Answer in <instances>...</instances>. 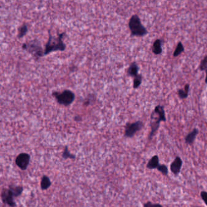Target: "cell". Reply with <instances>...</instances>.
<instances>
[{"mask_svg":"<svg viewBox=\"0 0 207 207\" xmlns=\"http://www.w3.org/2000/svg\"><path fill=\"white\" fill-rule=\"evenodd\" d=\"M65 33H58L56 37L52 35L49 31V38L45 46L44 56L55 51H64L66 48V46L63 40Z\"/></svg>","mask_w":207,"mask_h":207,"instance_id":"6da1fadb","label":"cell"},{"mask_svg":"<svg viewBox=\"0 0 207 207\" xmlns=\"http://www.w3.org/2000/svg\"><path fill=\"white\" fill-rule=\"evenodd\" d=\"M129 28L132 36L143 37L148 33L147 30L142 25L140 18L137 15L131 17L129 22Z\"/></svg>","mask_w":207,"mask_h":207,"instance_id":"7a4b0ae2","label":"cell"},{"mask_svg":"<svg viewBox=\"0 0 207 207\" xmlns=\"http://www.w3.org/2000/svg\"><path fill=\"white\" fill-rule=\"evenodd\" d=\"M22 48L32 55L36 59L44 56V51L38 40H32L27 43L22 44Z\"/></svg>","mask_w":207,"mask_h":207,"instance_id":"3957f363","label":"cell"},{"mask_svg":"<svg viewBox=\"0 0 207 207\" xmlns=\"http://www.w3.org/2000/svg\"><path fill=\"white\" fill-rule=\"evenodd\" d=\"M52 96L54 97L58 103L67 106L71 105L75 100L74 93L70 90H65L62 92H53Z\"/></svg>","mask_w":207,"mask_h":207,"instance_id":"277c9868","label":"cell"},{"mask_svg":"<svg viewBox=\"0 0 207 207\" xmlns=\"http://www.w3.org/2000/svg\"><path fill=\"white\" fill-rule=\"evenodd\" d=\"M154 112L157 114V119H155L153 117H151L152 120L153 119V121H152V124H151V132L149 136L150 139H151L152 138L154 133L158 130L159 125H160V122L161 121H165L166 120L165 111H164L163 106H156L154 110Z\"/></svg>","mask_w":207,"mask_h":207,"instance_id":"5b68a950","label":"cell"},{"mask_svg":"<svg viewBox=\"0 0 207 207\" xmlns=\"http://www.w3.org/2000/svg\"><path fill=\"white\" fill-rule=\"evenodd\" d=\"M143 123L141 121H137L132 123H127L125 126V136L127 138L132 137L137 132L141 130Z\"/></svg>","mask_w":207,"mask_h":207,"instance_id":"8992f818","label":"cell"},{"mask_svg":"<svg viewBox=\"0 0 207 207\" xmlns=\"http://www.w3.org/2000/svg\"><path fill=\"white\" fill-rule=\"evenodd\" d=\"M1 200L5 204L11 207H16V203L14 200V195L9 188H3L1 191Z\"/></svg>","mask_w":207,"mask_h":207,"instance_id":"52a82bcc","label":"cell"},{"mask_svg":"<svg viewBox=\"0 0 207 207\" xmlns=\"http://www.w3.org/2000/svg\"><path fill=\"white\" fill-rule=\"evenodd\" d=\"M31 156L27 153L20 154L15 159V164L22 170H26L30 163Z\"/></svg>","mask_w":207,"mask_h":207,"instance_id":"ba28073f","label":"cell"},{"mask_svg":"<svg viewBox=\"0 0 207 207\" xmlns=\"http://www.w3.org/2000/svg\"><path fill=\"white\" fill-rule=\"evenodd\" d=\"M182 160L179 157H176L174 161L170 165V169L171 172L175 175H178L180 172L182 166Z\"/></svg>","mask_w":207,"mask_h":207,"instance_id":"9c48e42d","label":"cell"},{"mask_svg":"<svg viewBox=\"0 0 207 207\" xmlns=\"http://www.w3.org/2000/svg\"><path fill=\"white\" fill-rule=\"evenodd\" d=\"M159 156L155 155H154L153 157L148 161L146 167L150 170H154L157 169L159 165Z\"/></svg>","mask_w":207,"mask_h":207,"instance_id":"30bf717a","label":"cell"},{"mask_svg":"<svg viewBox=\"0 0 207 207\" xmlns=\"http://www.w3.org/2000/svg\"><path fill=\"white\" fill-rule=\"evenodd\" d=\"M139 68L138 65L136 63H132L131 65L130 66L128 71H127V73L128 75L129 76H132V77H136L139 74H138V72H139Z\"/></svg>","mask_w":207,"mask_h":207,"instance_id":"8fae6325","label":"cell"},{"mask_svg":"<svg viewBox=\"0 0 207 207\" xmlns=\"http://www.w3.org/2000/svg\"><path fill=\"white\" fill-rule=\"evenodd\" d=\"M198 134V130L197 129H195L190 134H188L185 137V142L188 145H191L196 139L197 135Z\"/></svg>","mask_w":207,"mask_h":207,"instance_id":"7c38bea8","label":"cell"},{"mask_svg":"<svg viewBox=\"0 0 207 207\" xmlns=\"http://www.w3.org/2000/svg\"><path fill=\"white\" fill-rule=\"evenodd\" d=\"M51 181L49 179V177L47 175H43L42 179V181H41V184H40V186H41V188L43 190H47L51 186Z\"/></svg>","mask_w":207,"mask_h":207,"instance_id":"4fadbf2b","label":"cell"},{"mask_svg":"<svg viewBox=\"0 0 207 207\" xmlns=\"http://www.w3.org/2000/svg\"><path fill=\"white\" fill-rule=\"evenodd\" d=\"M9 188L12 191L14 197H15L21 196L24 190L23 187L22 186L11 185L9 186Z\"/></svg>","mask_w":207,"mask_h":207,"instance_id":"5bb4252c","label":"cell"},{"mask_svg":"<svg viewBox=\"0 0 207 207\" xmlns=\"http://www.w3.org/2000/svg\"><path fill=\"white\" fill-rule=\"evenodd\" d=\"M153 52L156 55L160 54L162 52V41L160 40H157L153 44Z\"/></svg>","mask_w":207,"mask_h":207,"instance_id":"9a60e30c","label":"cell"},{"mask_svg":"<svg viewBox=\"0 0 207 207\" xmlns=\"http://www.w3.org/2000/svg\"><path fill=\"white\" fill-rule=\"evenodd\" d=\"M62 157L64 159H76V157L74 154H71L70 151L69 150L68 146H66L64 151L62 154Z\"/></svg>","mask_w":207,"mask_h":207,"instance_id":"2e32d148","label":"cell"},{"mask_svg":"<svg viewBox=\"0 0 207 207\" xmlns=\"http://www.w3.org/2000/svg\"><path fill=\"white\" fill-rule=\"evenodd\" d=\"M28 32V26L26 24H23L18 29V38H22Z\"/></svg>","mask_w":207,"mask_h":207,"instance_id":"e0dca14e","label":"cell"},{"mask_svg":"<svg viewBox=\"0 0 207 207\" xmlns=\"http://www.w3.org/2000/svg\"><path fill=\"white\" fill-rule=\"evenodd\" d=\"M189 92V85H186L184 89H180L178 91V95L181 98H186L188 97Z\"/></svg>","mask_w":207,"mask_h":207,"instance_id":"ac0fdd59","label":"cell"},{"mask_svg":"<svg viewBox=\"0 0 207 207\" xmlns=\"http://www.w3.org/2000/svg\"><path fill=\"white\" fill-rule=\"evenodd\" d=\"M200 69L201 71H205L207 76H206V78H205V83H207V56H206L204 60L201 62L200 66Z\"/></svg>","mask_w":207,"mask_h":207,"instance_id":"d6986e66","label":"cell"},{"mask_svg":"<svg viewBox=\"0 0 207 207\" xmlns=\"http://www.w3.org/2000/svg\"><path fill=\"white\" fill-rule=\"evenodd\" d=\"M142 81V76L141 75H138L136 77H135L134 79V85H133L134 88L136 89L139 87L141 85Z\"/></svg>","mask_w":207,"mask_h":207,"instance_id":"ffe728a7","label":"cell"},{"mask_svg":"<svg viewBox=\"0 0 207 207\" xmlns=\"http://www.w3.org/2000/svg\"><path fill=\"white\" fill-rule=\"evenodd\" d=\"M184 50V46L182 45V44L181 43H179L178 44L175 50V52H174V57H177L179 56V55Z\"/></svg>","mask_w":207,"mask_h":207,"instance_id":"44dd1931","label":"cell"},{"mask_svg":"<svg viewBox=\"0 0 207 207\" xmlns=\"http://www.w3.org/2000/svg\"><path fill=\"white\" fill-rule=\"evenodd\" d=\"M157 170L160 171L161 173H162L165 175H167L168 174V170L166 165H159L157 167Z\"/></svg>","mask_w":207,"mask_h":207,"instance_id":"7402d4cb","label":"cell"},{"mask_svg":"<svg viewBox=\"0 0 207 207\" xmlns=\"http://www.w3.org/2000/svg\"><path fill=\"white\" fill-rule=\"evenodd\" d=\"M144 207H163L159 204H153L151 202H148L143 205Z\"/></svg>","mask_w":207,"mask_h":207,"instance_id":"603a6c76","label":"cell"},{"mask_svg":"<svg viewBox=\"0 0 207 207\" xmlns=\"http://www.w3.org/2000/svg\"><path fill=\"white\" fill-rule=\"evenodd\" d=\"M200 196L202 197V200H204V202H205V204L207 205V192L206 191H202L200 193Z\"/></svg>","mask_w":207,"mask_h":207,"instance_id":"cb8c5ba5","label":"cell"},{"mask_svg":"<svg viewBox=\"0 0 207 207\" xmlns=\"http://www.w3.org/2000/svg\"><path fill=\"white\" fill-rule=\"evenodd\" d=\"M74 120L76 121H80L81 120V118L80 116H76L74 118Z\"/></svg>","mask_w":207,"mask_h":207,"instance_id":"d4e9b609","label":"cell"}]
</instances>
